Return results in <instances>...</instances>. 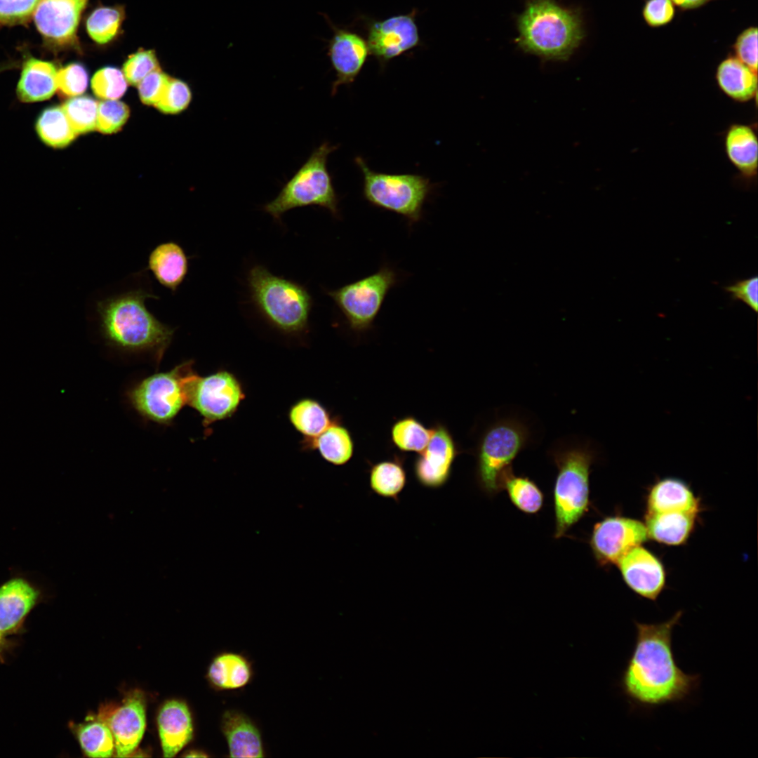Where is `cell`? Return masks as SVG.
<instances>
[{
    "label": "cell",
    "mask_w": 758,
    "mask_h": 758,
    "mask_svg": "<svg viewBox=\"0 0 758 758\" xmlns=\"http://www.w3.org/2000/svg\"><path fill=\"white\" fill-rule=\"evenodd\" d=\"M683 615L653 623L634 621L635 642L618 685L635 707L652 709L685 700L700 683V675L687 674L677 665L672 633Z\"/></svg>",
    "instance_id": "cell-1"
},
{
    "label": "cell",
    "mask_w": 758,
    "mask_h": 758,
    "mask_svg": "<svg viewBox=\"0 0 758 758\" xmlns=\"http://www.w3.org/2000/svg\"><path fill=\"white\" fill-rule=\"evenodd\" d=\"M150 298H159L144 284L125 286L98 298L93 314L108 346L126 352L149 353L159 363L175 329L147 307L146 300Z\"/></svg>",
    "instance_id": "cell-2"
},
{
    "label": "cell",
    "mask_w": 758,
    "mask_h": 758,
    "mask_svg": "<svg viewBox=\"0 0 758 758\" xmlns=\"http://www.w3.org/2000/svg\"><path fill=\"white\" fill-rule=\"evenodd\" d=\"M517 29L519 46L547 60H567L585 36L580 12L555 0H526Z\"/></svg>",
    "instance_id": "cell-3"
},
{
    "label": "cell",
    "mask_w": 758,
    "mask_h": 758,
    "mask_svg": "<svg viewBox=\"0 0 758 758\" xmlns=\"http://www.w3.org/2000/svg\"><path fill=\"white\" fill-rule=\"evenodd\" d=\"M557 466L553 488L555 528L561 538L589 512L590 474L597 453L588 444H562L550 451Z\"/></svg>",
    "instance_id": "cell-4"
},
{
    "label": "cell",
    "mask_w": 758,
    "mask_h": 758,
    "mask_svg": "<svg viewBox=\"0 0 758 758\" xmlns=\"http://www.w3.org/2000/svg\"><path fill=\"white\" fill-rule=\"evenodd\" d=\"M247 280L252 302L269 324L287 335L307 331L313 300L304 286L260 265L249 270Z\"/></svg>",
    "instance_id": "cell-5"
},
{
    "label": "cell",
    "mask_w": 758,
    "mask_h": 758,
    "mask_svg": "<svg viewBox=\"0 0 758 758\" xmlns=\"http://www.w3.org/2000/svg\"><path fill=\"white\" fill-rule=\"evenodd\" d=\"M336 148L327 142L317 147L264 211L279 220L289 210L319 206L338 217L339 201L327 168L328 157Z\"/></svg>",
    "instance_id": "cell-6"
},
{
    "label": "cell",
    "mask_w": 758,
    "mask_h": 758,
    "mask_svg": "<svg viewBox=\"0 0 758 758\" xmlns=\"http://www.w3.org/2000/svg\"><path fill=\"white\" fill-rule=\"evenodd\" d=\"M531 438L528 426L515 418L497 420L486 429L478 444L476 466L477 481L485 494L493 496L502 490L503 474Z\"/></svg>",
    "instance_id": "cell-7"
},
{
    "label": "cell",
    "mask_w": 758,
    "mask_h": 758,
    "mask_svg": "<svg viewBox=\"0 0 758 758\" xmlns=\"http://www.w3.org/2000/svg\"><path fill=\"white\" fill-rule=\"evenodd\" d=\"M355 163L363 175V196L368 202L403 216L411 226L421 220L424 204L432 190L428 179L415 174L375 172L360 157Z\"/></svg>",
    "instance_id": "cell-8"
},
{
    "label": "cell",
    "mask_w": 758,
    "mask_h": 758,
    "mask_svg": "<svg viewBox=\"0 0 758 758\" xmlns=\"http://www.w3.org/2000/svg\"><path fill=\"white\" fill-rule=\"evenodd\" d=\"M192 366V361H184L168 371L142 379L126 393L131 405L145 420L169 425L187 405Z\"/></svg>",
    "instance_id": "cell-9"
},
{
    "label": "cell",
    "mask_w": 758,
    "mask_h": 758,
    "mask_svg": "<svg viewBox=\"0 0 758 758\" xmlns=\"http://www.w3.org/2000/svg\"><path fill=\"white\" fill-rule=\"evenodd\" d=\"M399 281L397 272L383 265L375 273L335 290L326 291L355 332L369 330L390 291Z\"/></svg>",
    "instance_id": "cell-10"
},
{
    "label": "cell",
    "mask_w": 758,
    "mask_h": 758,
    "mask_svg": "<svg viewBox=\"0 0 758 758\" xmlns=\"http://www.w3.org/2000/svg\"><path fill=\"white\" fill-rule=\"evenodd\" d=\"M244 398L240 380L227 370L202 377L194 373L188 382L187 405L202 417L205 427L232 417Z\"/></svg>",
    "instance_id": "cell-11"
},
{
    "label": "cell",
    "mask_w": 758,
    "mask_h": 758,
    "mask_svg": "<svg viewBox=\"0 0 758 758\" xmlns=\"http://www.w3.org/2000/svg\"><path fill=\"white\" fill-rule=\"evenodd\" d=\"M418 11L413 8L406 14L375 20L366 15L360 16L366 31V40L370 55L381 67L421 44L418 27L415 21Z\"/></svg>",
    "instance_id": "cell-12"
},
{
    "label": "cell",
    "mask_w": 758,
    "mask_h": 758,
    "mask_svg": "<svg viewBox=\"0 0 758 758\" xmlns=\"http://www.w3.org/2000/svg\"><path fill=\"white\" fill-rule=\"evenodd\" d=\"M48 597L46 588L28 575L12 572L0 585V632L8 638L23 634L28 616Z\"/></svg>",
    "instance_id": "cell-13"
},
{
    "label": "cell",
    "mask_w": 758,
    "mask_h": 758,
    "mask_svg": "<svg viewBox=\"0 0 758 758\" xmlns=\"http://www.w3.org/2000/svg\"><path fill=\"white\" fill-rule=\"evenodd\" d=\"M649 538L641 521L619 515L607 516L597 522L590 537V547L599 566L616 564L620 558Z\"/></svg>",
    "instance_id": "cell-14"
},
{
    "label": "cell",
    "mask_w": 758,
    "mask_h": 758,
    "mask_svg": "<svg viewBox=\"0 0 758 758\" xmlns=\"http://www.w3.org/2000/svg\"><path fill=\"white\" fill-rule=\"evenodd\" d=\"M145 702L142 691H132L121 704L102 705L95 715L112 733L116 757L131 756L142 740L146 726Z\"/></svg>",
    "instance_id": "cell-15"
},
{
    "label": "cell",
    "mask_w": 758,
    "mask_h": 758,
    "mask_svg": "<svg viewBox=\"0 0 758 758\" xmlns=\"http://www.w3.org/2000/svg\"><path fill=\"white\" fill-rule=\"evenodd\" d=\"M88 0H41L34 24L45 44L53 48L77 45V32Z\"/></svg>",
    "instance_id": "cell-16"
},
{
    "label": "cell",
    "mask_w": 758,
    "mask_h": 758,
    "mask_svg": "<svg viewBox=\"0 0 758 758\" xmlns=\"http://www.w3.org/2000/svg\"><path fill=\"white\" fill-rule=\"evenodd\" d=\"M322 15L333 32L328 40L327 54L335 73L331 88L334 95L340 86L355 81L370 52L364 37L350 28L335 25L327 15Z\"/></svg>",
    "instance_id": "cell-17"
},
{
    "label": "cell",
    "mask_w": 758,
    "mask_h": 758,
    "mask_svg": "<svg viewBox=\"0 0 758 758\" xmlns=\"http://www.w3.org/2000/svg\"><path fill=\"white\" fill-rule=\"evenodd\" d=\"M460 453L447 427L437 424L427 446L416 458L413 471L417 481L424 487L438 488L451 477L453 463Z\"/></svg>",
    "instance_id": "cell-18"
},
{
    "label": "cell",
    "mask_w": 758,
    "mask_h": 758,
    "mask_svg": "<svg viewBox=\"0 0 758 758\" xmlns=\"http://www.w3.org/2000/svg\"><path fill=\"white\" fill-rule=\"evenodd\" d=\"M616 565L626 585L640 597L656 601L665 587L662 562L641 545L630 550Z\"/></svg>",
    "instance_id": "cell-19"
},
{
    "label": "cell",
    "mask_w": 758,
    "mask_h": 758,
    "mask_svg": "<svg viewBox=\"0 0 758 758\" xmlns=\"http://www.w3.org/2000/svg\"><path fill=\"white\" fill-rule=\"evenodd\" d=\"M220 727L227 744L229 757H265L261 731L245 713L234 709L225 710Z\"/></svg>",
    "instance_id": "cell-20"
},
{
    "label": "cell",
    "mask_w": 758,
    "mask_h": 758,
    "mask_svg": "<svg viewBox=\"0 0 758 758\" xmlns=\"http://www.w3.org/2000/svg\"><path fill=\"white\" fill-rule=\"evenodd\" d=\"M157 726L165 757L175 756L193 737L191 712L181 700H169L161 705L158 712Z\"/></svg>",
    "instance_id": "cell-21"
},
{
    "label": "cell",
    "mask_w": 758,
    "mask_h": 758,
    "mask_svg": "<svg viewBox=\"0 0 758 758\" xmlns=\"http://www.w3.org/2000/svg\"><path fill=\"white\" fill-rule=\"evenodd\" d=\"M752 124H732L726 130L724 151L741 178L751 183L757 178L758 139Z\"/></svg>",
    "instance_id": "cell-22"
},
{
    "label": "cell",
    "mask_w": 758,
    "mask_h": 758,
    "mask_svg": "<svg viewBox=\"0 0 758 758\" xmlns=\"http://www.w3.org/2000/svg\"><path fill=\"white\" fill-rule=\"evenodd\" d=\"M190 258L176 241L161 242L149 253L147 270L160 285L175 293L187 275Z\"/></svg>",
    "instance_id": "cell-23"
},
{
    "label": "cell",
    "mask_w": 758,
    "mask_h": 758,
    "mask_svg": "<svg viewBox=\"0 0 758 758\" xmlns=\"http://www.w3.org/2000/svg\"><path fill=\"white\" fill-rule=\"evenodd\" d=\"M58 71L53 62L38 59L28 53L25 54L16 88L18 98L23 102L51 98L58 89Z\"/></svg>",
    "instance_id": "cell-24"
},
{
    "label": "cell",
    "mask_w": 758,
    "mask_h": 758,
    "mask_svg": "<svg viewBox=\"0 0 758 758\" xmlns=\"http://www.w3.org/2000/svg\"><path fill=\"white\" fill-rule=\"evenodd\" d=\"M249 658L241 653L224 651L211 660L206 674L209 685L217 691L241 689L253 678Z\"/></svg>",
    "instance_id": "cell-25"
},
{
    "label": "cell",
    "mask_w": 758,
    "mask_h": 758,
    "mask_svg": "<svg viewBox=\"0 0 758 758\" xmlns=\"http://www.w3.org/2000/svg\"><path fill=\"white\" fill-rule=\"evenodd\" d=\"M719 89L734 102L757 100V73L729 54L718 64L714 74Z\"/></svg>",
    "instance_id": "cell-26"
},
{
    "label": "cell",
    "mask_w": 758,
    "mask_h": 758,
    "mask_svg": "<svg viewBox=\"0 0 758 758\" xmlns=\"http://www.w3.org/2000/svg\"><path fill=\"white\" fill-rule=\"evenodd\" d=\"M699 500L689 486L677 478L667 477L656 482L650 488L646 500V512H681L698 514Z\"/></svg>",
    "instance_id": "cell-27"
},
{
    "label": "cell",
    "mask_w": 758,
    "mask_h": 758,
    "mask_svg": "<svg viewBox=\"0 0 758 758\" xmlns=\"http://www.w3.org/2000/svg\"><path fill=\"white\" fill-rule=\"evenodd\" d=\"M697 515L681 512H646L644 524L648 536L667 545L684 544L695 527Z\"/></svg>",
    "instance_id": "cell-28"
},
{
    "label": "cell",
    "mask_w": 758,
    "mask_h": 758,
    "mask_svg": "<svg viewBox=\"0 0 758 758\" xmlns=\"http://www.w3.org/2000/svg\"><path fill=\"white\" fill-rule=\"evenodd\" d=\"M302 445L305 449L317 450L324 460L334 465L346 464L354 453L350 432L336 420L317 438Z\"/></svg>",
    "instance_id": "cell-29"
},
{
    "label": "cell",
    "mask_w": 758,
    "mask_h": 758,
    "mask_svg": "<svg viewBox=\"0 0 758 758\" xmlns=\"http://www.w3.org/2000/svg\"><path fill=\"white\" fill-rule=\"evenodd\" d=\"M288 418L303 437L302 444L317 438L333 421L327 408L312 398H303L294 403L289 408Z\"/></svg>",
    "instance_id": "cell-30"
},
{
    "label": "cell",
    "mask_w": 758,
    "mask_h": 758,
    "mask_svg": "<svg viewBox=\"0 0 758 758\" xmlns=\"http://www.w3.org/2000/svg\"><path fill=\"white\" fill-rule=\"evenodd\" d=\"M84 754L89 757H109L114 753L112 733L105 723L96 716H89L86 722L69 724Z\"/></svg>",
    "instance_id": "cell-31"
},
{
    "label": "cell",
    "mask_w": 758,
    "mask_h": 758,
    "mask_svg": "<svg viewBox=\"0 0 758 758\" xmlns=\"http://www.w3.org/2000/svg\"><path fill=\"white\" fill-rule=\"evenodd\" d=\"M36 131L41 140L53 148L69 145L77 136L62 106H51L39 114Z\"/></svg>",
    "instance_id": "cell-32"
},
{
    "label": "cell",
    "mask_w": 758,
    "mask_h": 758,
    "mask_svg": "<svg viewBox=\"0 0 758 758\" xmlns=\"http://www.w3.org/2000/svg\"><path fill=\"white\" fill-rule=\"evenodd\" d=\"M501 488L506 491L512 503L525 514H536L543 506L544 495L538 486L527 477L514 474L512 467L503 474Z\"/></svg>",
    "instance_id": "cell-33"
},
{
    "label": "cell",
    "mask_w": 758,
    "mask_h": 758,
    "mask_svg": "<svg viewBox=\"0 0 758 758\" xmlns=\"http://www.w3.org/2000/svg\"><path fill=\"white\" fill-rule=\"evenodd\" d=\"M406 480V470L399 459L378 462L370 470V487L375 493L383 498L397 500Z\"/></svg>",
    "instance_id": "cell-34"
},
{
    "label": "cell",
    "mask_w": 758,
    "mask_h": 758,
    "mask_svg": "<svg viewBox=\"0 0 758 758\" xmlns=\"http://www.w3.org/2000/svg\"><path fill=\"white\" fill-rule=\"evenodd\" d=\"M432 428H427L413 416H406L395 422L391 428L394 444L402 451L420 453L427 446Z\"/></svg>",
    "instance_id": "cell-35"
},
{
    "label": "cell",
    "mask_w": 758,
    "mask_h": 758,
    "mask_svg": "<svg viewBox=\"0 0 758 758\" xmlns=\"http://www.w3.org/2000/svg\"><path fill=\"white\" fill-rule=\"evenodd\" d=\"M123 19V11L119 8L100 7L88 16L87 32L96 43H108L117 35Z\"/></svg>",
    "instance_id": "cell-36"
},
{
    "label": "cell",
    "mask_w": 758,
    "mask_h": 758,
    "mask_svg": "<svg viewBox=\"0 0 758 758\" xmlns=\"http://www.w3.org/2000/svg\"><path fill=\"white\" fill-rule=\"evenodd\" d=\"M98 106V102L87 95L73 97L62 105L77 135L96 129Z\"/></svg>",
    "instance_id": "cell-37"
},
{
    "label": "cell",
    "mask_w": 758,
    "mask_h": 758,
    "mask_svg": "<svg viewBox=\"0 0 758 758\" xmlns=\"http://www.w3.org/2000/svg\"><path fill=\"white\" fill-rule=\"evenodd\" d=\"M91 88L100 98L117 100L125 93L127 81L120 69L105 67L95 73L91 80Z\"/></svg>",
    "instance_id": "cell-38"
},
{
    "label": "cell",
    "mask_w": 758,
    "mask_h": 758,
    "mask_svg": "<svg viewBox=\"0 0 758 758\" xmlns=\"http://www.w3.org/2000/svg\"><path fill=\"white\" fill-rule=\"evenodd\" d=\"M129 116L128 106L117 100H105L98 102L96 129L105 134L119 131Z\"/></svg>",
    "instance_id": "cell-39"
},
{
    "label": "cell",
    "mask_w": 758,
    "mask_h": 758,
    "mask_svg": "<svg viewBox=\"0 0 758 758\" xmlns=\"http://www.w3.org/2000/svg\"><path fill=\"white\" fill-rule=\"evenodd\" d=\"M88 83V72L80 63L68 64L58 71L57 90L62 96L73 98L82 94Z\"/></svg>",
    "instance_id": "cell-40"
},
{
    "label": "cell",
    "mask_w": 758,
    "mask_h": 758,
    "mask_svg": "<svg viewBox=\"0 0 758 758\" xmlns=\"http://www.w3.org/2000/svg\"><path fill=\"white\" fill-rule=\"evenodd\" d=\"M160 69L156 54L152 50H140L130 55L123 65V73L128 83L138 84L151 72Z\"/></svg>",
    "instance_id": "cell-41"
},
{
    "label": "cell",
    "mask_w": 758,
    "mask_h": 758,
    "mask_svg": "<svg viewBox=\"0 0 758 758\" xmlns=\"http://www.w3.org/2000/svg\"><path fill=\"white\" fill-rule=\"evenodd\" d=\"M192 92L182 81L171 79L161 99L155 105L162 112L175 114L183 111L190 105Z\"/></svg>",
    "instance_id": "cell-42"
},
{
    "label": "cell",
    "mask_w": 758,
    "mask_h": 758,
    "mask_svg": "<svg viewBox=\"0 0 758 758\" xmlns=\"http://www.w3.org/2000/svg\"><path fill=\"white\" fill-rule=\"evenodd\" d=\"M41 0H0V24L14 25L29 20Z\"/></svg>",
    "instance_id": "cell-43"
},
{
    "label": "cell",
    "mask_w": 758,
    "mask_h": 758,
    "mask_svg": "<svg viewBox=\"0 0 758 758\" xmlns=\"http://www.w3.org/2000/svg\"><path fill=\"white\" fill-rule=\"evenodd\" d=\"M733 55L757 73V27L743 29L732 46Z\"/></svg>",
    "instance_id": "cell-44"
},
{
    "label": "cell",
    "mask_w": 758,
    "mask_h": 758,
    "mask_svg": "<svg viewBox=\"0 0 758 758\" xmlns=\"http://www.w3.org/2000/svg\"><path fill=\"white\" fill-rule=\"evenodd\" d=\"M676 14L671 0H645L641 15L646 25L658 28L670 24Z\"/></svg>",
    "instance_id": "cell-45"
},
{
    "label": "cell",
    "mask_w": 758,
    "mask_h": 758,
    "mask_svg": "<svg viewBox=\"0 0 758 758\" xmlns=\"http://www.w3.org/2000/svg\"><path fill=\"white\" fill-rule=\"evenodd\" d=\"M171 78L160 69L146 76L137 86L142 102L155 105L164 95Z\"/></svg>",
    "instance_id": "cell-46"
},
{
    "label": "cell",
    "mask_w": 758,
    "mask_h": 758,
    "mask_svg": "<svg viewBox=\"0 0 758 758\" xmlns=\"http://www.w3.org/2000/svg\"><path fill=\"white\" fill-rule=\"evenodd\" d=\"M733 300L741 301L755 312L758 310V278L739 280L724 288Z\"/></svg>",
    "instance_id": "cell-47"
},
{
    "label": "cell",
    "mask_w": 758,
    "mask_h": 758,
    "mask_svg": "<svg viewBox=\"0 0 758 758\" xmlns=\"http://www.w3.org/2000/svg\"><path fill=\"white\" fill-rule=\"evenodd\" d=\"M674 6L681 11L694 10L704 6L713 0H671Z\"/></svg>",
    "instance_id": "cell-48"
},
{
    "label": "cell",
    "mask_w": 758,
    "mask_h": 758,
    "mask_svg": "<svg viewBox=\"0 0 758 758\" xmlns=\"http://www.w3.org/2000/svg\"><path fill=\"white\" fill-rule=\"evenodd\" d=\"M16 641L8 638L0 632V663H5L6 656L16 646Z\"/></svg>",
    "instance_id": "cell-49"
},
{
    "label": "cell",
    "mask_w": 758,
    "mask_h": 758,
    "mask_svg": "<svg viewBox=\"0 0 758 758\" xmlns=\"http://www.w3.org/2000/svg\"><path fill=\"white\" fill-rule=\"evenodd\" d=\"M208 756L205 752L199 750H191L184 754V757H206Z\"/></svg>",
    "instance_id": "cell-50"
},
{
    "label": "cell",
    "mask_w": 758,
    "mask_h": 758,
    "mask_svg": "<svg viewBox=\"0 0 758 758\" xmlns=\"http://www.w3.org/2000/svg\"><path fill=\"white\" fill-rule=\"evenodd\" d=\"M14 67H15V65L13 62L1 64L0 65V72H4L5 70H7V69H11V68Z\"/></svg>",
    "instance_id": "cell-51"
}]
</instances>
